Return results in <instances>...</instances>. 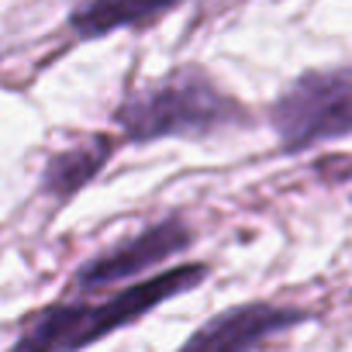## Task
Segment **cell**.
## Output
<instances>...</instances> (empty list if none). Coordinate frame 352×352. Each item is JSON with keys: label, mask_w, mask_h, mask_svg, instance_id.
I'll return each instance as SVG.
<instances>
[{"label": "cell", "mask_w": 352, "mask_h": 352, "mask_svg": "<svg viewBox=\"0 0 352 352\" xmlns=\"http://www.w3.org/2000/svg\"><path fill=\"white\" fill-rule=\"evenodd\" d=\"M180 4L184 0H83L69 11L66 28L76 42H94L128 28H148Z\"/></svg>", "instance_id": "52a82bcc"}, {"label": "cell", "mask_w": 352, "mask_h": 352, "mask_svg": "<svg viewBox=\"0 0 352 352\" xmlns=\"http://www.w3.org/2000/svg\"><path fill=\"white\" fill-rule=\"evenodd\" d=\"M270 124L283 155L352 135V66L300 73L270 104Z\"/></svg>", "instance_id": "3957f363"}, {"label": "cell", "mask_w": 352, "mask_h": 352, "mask_svg": "<svg viewBox=\"0 0 352 352\" xmlns=\"http://www.w3.org/2000/svg\"><path fill=\"white\" fill-rule=\"evenodd\" d=\"M211 266L204 259L194 263H176V266H159L138 280H128L114 297L104 300H76L66 297L59 304L42 307L32 314L21 328V335L11 342V349H28V352H52V349H83L94 342L111 338L114 331L135 324L148 311L162 307L166 300L180 297L208 280Z\"/></svg>", "instance_id": "6da1fadb"}, {"label": "cell", "mask_w": 352, "mask_h": 352, "mask_svg": "<svg viewBox=\"0 0 352 352\" xmlns=\"http://www.w3.org/2000/svg\"><path fill=\"white\" fill-rule=\"evenodd\" d=\"M311 321L304 307L273 304V300H249L235 304L214 318H208L190 338H184V349H218V352H242L259 349L273 342L276 335H287Z\"/></svg>", "instance_id": "5b68a950"}, {"label": "cell", "mask_w": 352, "mask_h": 352, "mask_svg": "<svg viewBox=\"0 0 352 352\" xmlns=\"http://www.w3.org/2000/svg\"><path fill=\"white\" fill-rule=\"evenodd\" d=\"M190 245H194V228L180 214L152 221L142 232H135V235L121 239L118 245L97 252L94 259L80 263L73 270L63 297H94L107 287H121L128 280H138V276L173 263L176 256H184Z\"/></svg>", "instance_id": "277c9868"}, {"label": "cell", "mask_w": 352, "mask_h": 352, "mask_svg": "<svg viewBox=\"0 0 352 352\" xmlns=\"http://www.w3.org/2000/svg\"><path fill=\"white\" fill-rule=\"evenodd\" d=\"M118 145H121V135H114V131H90V135L69 142L66 148L52 152L49 162L42 166V176H38V194L45 201H52L56 208L69 204L80 190H87L104 173V166L111 162Z\"/></svg>", "instance_id": "8992f818"}, {"label": "cell", "mask_w": 352, "mask_h": 352, "mask_svg": "<svg viewBox=\"0 0 352 352\" xmlns=\"http://www.w3.org/2000/svg\"><path fill=\"white\" fill-rule=\"evenodd\" d=\"M249 121V107L197 63L173 66L166 76L124 94L114 111L118 135L131 145L159 138H208L228 128H245Z\"/></svg>", "instance_id": "7a4b0ae2"}]
</instances>
